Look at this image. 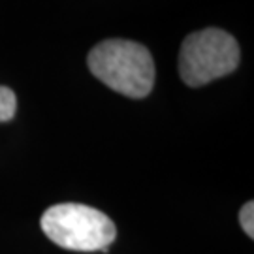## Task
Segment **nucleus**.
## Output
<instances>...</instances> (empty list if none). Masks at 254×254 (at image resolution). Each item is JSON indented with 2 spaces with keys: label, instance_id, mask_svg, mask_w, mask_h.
Segmentation results:
<instances>
[{
  "label": "nucleus",
  "instance_id": "3",
  "mask_svg": "<svg viewBox=\"0 0 254 254\" xmlns=\"http://www.w3.org/2000/svg\"><path fill=\"white\" fill-rule=\"evenodd\" d=\"M236 38L222 28H203L183 40L179 51V75L189 87H203L232 73L239 64Z\"/></svg>",
  "mask_w": 254,
  "mask_h": 254
},
{
  "label": "nucleus",
  "instance_id": "1",
  "mask_svg": "<svg viewBox=\"0 0 254 254\" xmlns=\"http://www.w3.org/2000/svg\"><path fill=\"white\" fill-rule=\"evenodd\" d=\"M91 73L111 91L145 98L154 85V61L149 49L132 40H104L87 57Z\"/></svg>",
  "mask_w": 254,
  "mask_h": 254
},
{
  "label": "nucleus",
  "instance_id": "4",
  "mask_svg": "<svg viewBox=\"0 0 254 254\" xmlns=\"http://www.w3.org/2000/svg\"><path fill=\"white\" fill-rule=\"evenodd\" d=\"M17 111V96L9 87L0 85V123H8L15 117Z\"/></svg>",
  "mask_w": 254,
  "mask_h": 254
},
{
  "label": "nucleus",
  "instance_id": "5",
  "mask_svg": "<svg viewBox=\"0 0 254 254\" xmlns=\"http://www.w3.org/2000/svg\"><path fill=\"white\" fill-rule=\"evenodd\" d=\"M239 222L241 228L249 237L254 236V203L253 201H247L245 205L239 211Z\"/></svg>",
  "mask_w": 254,
  "mask_h": 254
},
{
  "label": "nucleus",
  "instance_id": "2",
  "mask_svg": "<svg viewBox=\"0 0 254 254\" xmlns=\"http://www.w3.org/2000/svg\"><path fill=\"white\" fill-rule=\"evenodd\" d=\"M40 224L55 245L77 253H108L117 237V228L106 213L83 203L51 205Z\"/></svg>",
  "mask_w": 254,
  "mask_h": 254
}]
</instances>
